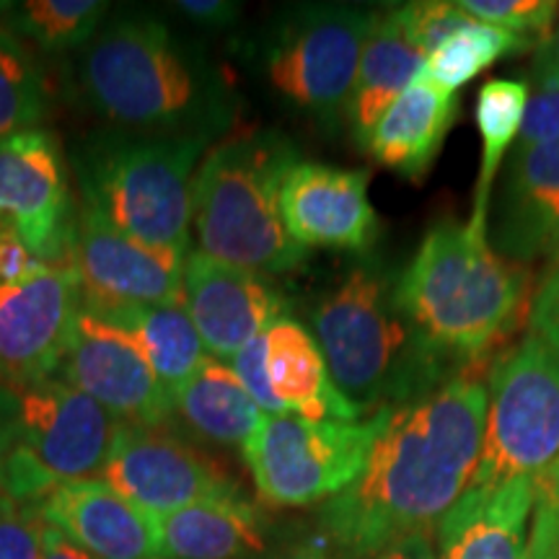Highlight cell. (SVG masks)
<instances>
[{
  "instance_id": "24",
  "label": "cell",
  "mask_w": 559,
  "mask_h": 559,
  "mask_svg": "<svg viewBox=\"0 0 559 559\" xmlns=\"http://www.w3.org/2000/svg\"><path fill=\"white\" fill-rule=\"evenodd\" d=\"M425 66V55L404 32L400 13L389 9L376 13L366 47H362L358 75L349 94L345 120L355 143L366 148L370 132L381 120L383 111L400 99V94L417 79Z\"/></svg>"
},
{
  "instance_id": "2",
  "label": "cell",
  "mask_w": 559,
  "mask_h": 559,
  "mask_svg": "<svg viewBox=\"0 0 559 559\" xmlns=\"http://www.w3.org/2000/svg\"><path fill=\"white\" fill-rule=\"evenodd\" d=\"M536 280L502 257L489 230L469 223L432 226L394 280L396 304L419 337L456 370L485 368L528 321Z\"/></svg>"
},
{
  "instance_id": "46",
  "label": "cell",
  "mask_w": 559,
  "mask_h": 559,
  "mask_svg": "<svg viewBox=\"0 0 559 559\" xmlns=\"http://www.w3.org/2000/svg\"><path fill=\"white\" fill-rule=\"evenodd\" d=\"M5 9H9V3H0V16H3Z\"/></svg>"
},
{
  "instance_id": "36",
  "label": "cell",
  "mask_w": 559,
  "mask_h": 559,
  "mask_svg": "<svg viewBox=\"0 0 559 559\" xmlns=\"http://www.w3.org/2000/svg\"><path fill=\"white\" fill-rule=\"evenodd\" d=\"M528 324L531 334L542 337L559 353V247L551 251L547 267L534 288Z\"/></svg>"
},
{
  "instance_id": "33",
  "label": "cell",
  "mask_w": 559,
  "mask_h": 559,
  "mask_svg": "<svg viewBox=\"0 0 559 559\" xmlns=\"http://www.w3.org/2000/svg\"><path fill=\"white\" fill-rule=\"evenodd\" d=\"M41 528L37 506H24L0 489V559H39Z\"/></svg>"
},
{
  "instance_id": "30",
  "label": "cell",
  "mask_w": 559,
  "mask_h": 559,
  "mask_svg": "<svg viewBox=\"0 0 559 559\" xmlns=\"http://www.w3.org/2000/svg\"><path fill=\"white\" fill-rule=\"evenodd\" d=\"M526 50H534L528 41L513 37V34L502 29H495V26L472 21L464 29H459L453 37L445 39L425 60L419 73L425 79H430L436 86L451 91V94H459L461 86L477 79L479 73H485L498 60Z\"/></svg>"
},
{
  "instance_id": "14",
  "label": "cell",
  "mask_w": 559,
  "mask_h": 559,
  "mask_svg": "<svg viewBox=\"0 0 559 559\" xmlns=\"http://www.w3.org/2000/svg\"><path fill=\"white\" fill-rule=\"evenodd\" d=\"M79 311V277L68 264L0 285V383L21 389L58 376Z\"/></svg>"
},
{
  "instance_id": "31",
  "label": "cell",
  "mask_w": 559,
  "mask_h": 559,
  "mask_svg": "<svg viewBox=\"0 0 559 559\" xmlns=\"http://www.w3.org/2000/svg\"><path fill=\"white\" fill-rule=\"evenodd\" d=\"M459 5L479 24L513 34L534 50L549 37L559 19L555 0H461Z\"/></svg>"
},
{
  "instance_id": "45",
  "label": "cell",
  "mask_w": 559,
  "mask_h": 559,
  "mask_svg": "<svg viewBox=\"0 0 559 559\" xmlns=\"http://www.w3.org/2000/svg\"><path fill=\"white\" fill-rule=\"evenodd\" d=\"M536 495L544 500L555 502L559 508V459L542 474L539 479H536Z\"/></svg>"
},
{
  "instance_id": "5",
  "label": "cell",
  "mask_w": 559,
  "mask_h": 559,
  "mask_svg": "<svg viewBox=\"0 0 559 559\" xmlns=\"http://www.w3.org/2000/svg\"><path fill=\"white\" fill-rule=\"evenodd\" d=\"M298 153L275 130H243L210 145L192 179V226L200 249L257 275H285L309 251L280 218V185Z\"/></svg>"
},
{
  "instance_id": "28",
  "label": "cell",
  "mask_w": 559,
  "mask_h": 559,
  "mask_svg": "<svg viewBox=\"0 0 559 559\" xmlns=\"http://www.w3.org/2000/svg\"><path fill=\"white\" fill-rule=\"evenodd\" d=\"M109 3L99 0H24L9 3L3 21L26 45L50 55L83 50L107 21Z\"/></svg>"
},
{
  "instance_id": "10",
  "label": "cell",
  "mask_w": 559,
  "mask_h": 559,
  "mask_svg": "<svg viewBox=\"0 0 559 559\" xmlns=\"http://www.w3.org/2000/svg\"><path fill=\"white\" fill-rule=\"evenodd\" d=\"M376 13L353 5H296L283 13L262 50L270 88L293 109L334 128L347 111Z\"/></svg>"
},
{
  "instance_id": "12",
  "label": "cell",
  "mask_w": 559,
  "mask_h": 559,
  "mask_svg": "<svg viewBox=\"0 0 559 559\" xmlns=\"http://www.w3.org/2000/svg\"><path fill=\"white\" fill-rule=\"evenodd\" d=\"M99 474L151 515H169L194 502L241 492L218 461L169 428V423H122Z\"/></svg>"
},
{
  "instance_id": "7",
  "label": "cell",
  "mask_w": 559,
  "mask_h": 559,
  "mask_svg": "<svg viewBox=\"0 0 559 559\" xmlns=\"http://www.w3.org/2000/svg\"><path fill=\"white\" fill-rule=\"evenodd\" d=\"M11 391V440L0 469V489L9 498L39 506L62 481L102 472L120 419L55 376Z\"/></svg>"
},
{
  "instance_id": "17",
  "label": "cell",
  "mask_w": 559,
  "mask_h": 559,
  "mask_svg": "<svg viewBox=\"0 0 559 559\" xmlns=\"http://www.w3.org/2000/svg\"><path fill=\"white\" fill-rule=\"evenodd\" d=\"M185 306L207 353L226 360L267 334L288 304L264 275L192 249L185 262Z\"/></svg>"
},
{
  "instance_id": "16",
  "label": "cell",
  "mask_w": 559,
  "mask_h": 559,
  "mask_svg": "<svg viewBox=\"0 0 559 559\" xmlns=\"http://www.w3.org/2000/svg\"><path fill=\"white\" fill-rule=\"evenodd\" d=\"M366 169H340L298 158L280 185V218L300 249L362 251L379 239V213Z\"/></svg>"
},
{
  "instance_id": "19",
  "label": "cell",
  "mask_w": 559,
  "mask_h": 559,
  "mask_svg": "<svg viewBox=\"0 0 559 559\" xmlns=\"http://www.w3.org/2000/svg\"><path fill=\"white\" fill-rule=\"evenodd\" d=\"M489 243L528 267L559 247V138L510 156Z\"/></svg>"
},
{
  "instance_id": "41",
  "label": "cell",
  "mask_w": 559,
  "mask_h": 559,
  "mask_svg": "<svg viewBox=\"0 0 559 559\" xmlns=\"http://www.w3.org/2000/svg\"><path fill=\"white\" fill-rule=\"evenodd\" d=\"M531 81L549 83L559 81V21L547 39L536 47L534 66H531Z\"/></svg>"
},
{
  "instance_id": "15",
  "label": "cell",
  "mask_w": 559,
  "mask_h": 559,
  "mask_svg": "<svg viewBox=\"0 0 559 559\" xmlns=\"http://www.w3.org/2000/svg\"><path fill=\"white\" fill-rule=\"evenodd\" d=\"M73 221L58 138L34 128L0 140V223L16 230L41 264H66Z\"/></svg>"
},
{
  "instance_id": "4",
  "label": "cell",
  "mask_w": 559,
  "mask_h": 559,
  "mask_svg": "<svg viewBox=\"0 0 559 559\" xmlns=\"http://www.w3.org/2000/svg\"><path fill=\"white\" fill-rule=\"evenodd\" d=\"M311 334L334 386L362 417L400 409L459 373L409 324L376 262L355 264L321 293Z\"/></svg>"
},
{
  "instance_id": "37",
  "label": "cell",
  "mask_w": 559,
  "mask_h": 559,
  "mask_svg": "<svg viewBox=\"0 0 559 559\" xmlns=\"http://www.w3.org/2000/svg\"><path fill=\"white\" fill-rule=\"evenodd\" d=\"M528 559H559V508L536 495L534 528L528 534Z\"/></svg>"
},
{
  "instance_id": "11",
  "label": "cell",
  "mask_w": 559,
  "mask_h": 559,
  "mask_svg": "<svg viewBox=\"0 0 559 559\" xmlns=\"http://www.w3.org/2000/svg\"><path fill=\"white\" fill-rule=\"evenodd\" d=\"M185 262L181 251L140 243L94 210H75L66 264L79 277L81 306L91 311L185 304Z\"/></svg>"
},
{
  "instance_id": "1",
  "label": "cell",
  "mask_w": 559,
  "mask_h": 559,
  "mask_svg": "<svg viewBox=\"0 0 559 559\" xmlns=\"http://www.w3.org/2000/svg\"><path fill=\"white\" fill-rule=\"evenodd\" d=\"M487 423V379L466 368L391 412L366 469L319 510V531L368 559L404 536L430 534L472 485Z\"/></svg>"
},
{
  "instance_id": "21",
  "label": "cell",
  "mask_w": 559,
  "mask_h": 559,
  "mask_svg": "<svg viewBox=\"0 0 559 559\" xmlns=\"http://www.w3.org/2000/svg\"><path fill=\"white\" fill-rule=\"evenodd\" d=\"M456 120L459 94L417 73L400 99L383 111L362 151L402 179L425 181Z\"/></svg>"
},
{
  "instance_id": "22",
  "label": "cell",
  "mask_w": 559,
  "mask_h": 559,
  "mask_svg": "<svg viewBox=\"0 0 559 559\" xmlns=\"http://www.w3.org/2000/svg\"><path fill=\"white\" fill-rule=\"evenodd\" d=\"M158 559H264L270 528L247 495L194 502L156 515Z\"/></svg>"
},
{
  "instance_id": "42",
  "label": "cell",
  "mask_w": 559,
  "mask_h": 559,
  "mask_svg": "<svg viewBox=\"0 0 559 559\" xmlns=\"http://www.w3.org/2000/svg\"><path fill=\"white\" fill-rule=\"evenodd\" d=\"M368 559H438V551L432 547L430 534H415L389 544Z\"/></svg>"
},
{
  "instance_id": "26",
  "label": "cell",
  "mask_w": 559,
  "mask_h": 559,
  "mask_svg": "<svg viewBox=\"0 0 559 559\" xmlns=\"http://www.w3.org/2000/svg\"><path fill=\"white\" fill-rule=\"evenodd\" d=\"M102 317L115 321L135 340L140 353L145 355V360L151 362L171 396L207 360V349L202 345L200 332L194 330L185 304L138 306V309L107 311Z\"/></svg>"
},
{
  "instance_id": "8",
  "label": "cell",
  "mask_w": 559,
  "mask_h": 559,
  "mask_svg": "<svg viewBox=\"0 0 559 559\" xmlns=\"http://www.w3.org/2000/svg\"><path fill=\"white\" fill-rule=\"evenodd\" d=\"M391 412L362 419L264 415L241 449L260 500L270 508H306L337 498L366 469Z\"/></svg>"
},
{
  "instance_id": "9",
  "label": "cell",
  "mask_w": 559,
  "mask_h": 559,
  "mask_svg": "<svg viewBox=\"0 0 559 559\" xmlns=\"http://www.w3.org/2000/svg\"><path fill=\"white\" fill-rule=\"evenodd\" d=\"M559 459V353L536 334L487 370V423L469 487L539 479Z\"/></svg>"
},
{
  "instance_id": "18",
  "label": "cell",
  "mask_w": 559,
  "mask_h": 559,
  "mask_svg": "<svg viewBox=\"0 0 559 559\" xmlns=\"http://www.w3.org/2000/svg\"><path fill=\"white\" fill-rule=\"evenodd\" d=\"M39 515L96 559H158L156 515L102 477L62 481L39 500Z\"/></svg>"
},
{
  "instance_id": "27",
  "label": "cell",
  "mask_w": 559,
  "mask_h": 559,
  "mask_svg": "<svg viewBox=\"0 0 559 559\" xmlns=\"http://www.w3.org/2000/svg\"><path fill=\"white\" fill-rule=\"evenodd\" d=\"M528 96V81L523 79H492L479 88L474 115H477L481 135V164L469 218V226L479 230H489V202H492L495 177L500 174L502 158L508 156L510 145L519 143Z\"/></svg>"
},
{
  "instance_id": "44",
  "label": "cell",
  "mask_w": 559,
  "mask_h": 559,
  "mask_svg": "<svg viewBox=\"0 0 559 559\" xmlns=\"http://www.w3.org/2000/svg\"><path fill=\"white\" fill-rule=\"evenodd\" d=\"M11 409H13V391L0 383V469H3L5 451L11 440Z\"/></svg>"
},
{
  "instance_id": "20",
  "label": "cell",
  "mask_w": 559,
  "mask_h": 559,
  "mask_svg": "<svg viewBox=\"0 0 559 559\" xmlns=\"http://www.w3.org/2000/svg\"><path fill=\"white\" fill-rule=\"evenodd\" d=\"M536 479L469 487L438 523V559H528Z\"/></svg>"
},
{
  "instance_id": "6",
  "label": "cell",
  "mask_w": 559,
  "mask_h": 559,
  "mask_svg": "<svg viewBox=\"0 0 559 559\" xmlns=\"http://www.w3.org/2000/svg\"><path fill=\"white\" fill-rule=\"evenodd\" d=\"M210 140L122 130L88 138L75 153L83 207L140 243L190 254L192 179Z\"/></svg>"
},
{
  "instance_id": "40",
  "label": "cell",
  "mask_w": 559,
  "mask_h": 559,
  "mask_svg": "<svg viewBox=\"0 0 559 559\" xmlns=\"http://www.w3.org/2000/svg\"><path fill=\"white\" fill-rule=\"evenodd\" d=\"M264 559H353L334 544L330 536H324L321 531H311V534L298 536L283 547L270 549Z\"/></svg>"
},
{
  "instance_id": "13",
  "label": "cell",
  "mask_w": 559,
  "mask_h": 559,
  "mask_svg": "<svg viewBox=\"0 0 559 559\" xmlns=\"http://www.w3.org/2000/svg\"><path fill=\"white\" fill-rule=\"evenodd\" d=\"M58 373L124 425H160L174 415L169 389L135 340L86 306L73 321Z\"/></svg>"
},
{
  "instance_id": "29",
  "label": "cell",
  "mask_w": 559,
  "mask_h": 559,
  "mask_svg": "<svg viewBox=\"0 0 559 559\" xmlns=\"http://www.w3.org/2000/svg\"><path fill=\"white\" fill-rule=\"evenodd\" d=\"M52 107V88L39 60L0 21V140L39 128Z\"/></svg>"
},
{
  "instance_id": "34",
  "label": "cell",
  "mask_w": 559,
  "mask_h": 559,
  "mask_svg": "<svg viewBox=\"0 0 559 559\" xmlns=\"http://www.w3.org/2000/svg\"><path fill=\"white\" fill-rule=\"evenodd\" d=\"M555 138H559V81L536 83V91L528 96L513 153L528 151Z\"/></svg>"
},
{
  "instance_id": "38",
  "label": "cell",
  "mask_w": 559,
  "mask_h": 559,
  "mask_svg": "<svg viewBox=\"0 0 559 559\" xmlns=\"http://www.w3.org/2000/svg\"><path fill=\"white\" fill-rule=\"evenodd\" d=\"M39 267H45V264L32 254L16 230L0 223V285L16 283V280L32 275Z\"/></svg>"
},
{
  "instance_id": "3",
  "label": "cell",
  "mask_w": 559,
  "mask_h": 559,
  "mask_svg": "<svg viewBox=\"0 0 559 559\" xmlns=\"http://www.w3.org/2000/svg\"><path fill=\"white\" fill-rule=\"evenodd\" d=\"M75 81L81 99L122 132L213 138L230 122L207 62L151 11L104 21L79 55Z\"/></svg>"
},
{
  "instance_id": "35",
  "label": "cell",
  "mask_w": 559,
  "mask_h": 559,
  "mask_svg": "<svg viewBox=\"0 0 559 559\" xmlns=\"http://www.w3.org/2000/svg\"><path fill=\"white\" fill-rule=\"evenodd\" d=\"M230 368H234L241 386L249 391V396L264 415H288V412L283 409V404L275 400V394H272L267 376V340H264V334L254 342H249L243 349H239V353L230 358Z\"/></svg>"
},
{
  "instance_id": "23",
  "label": "cell",
  "mask_w": 559,
  "mask_h": 559,
  "mask_svg": "<svg viewBox=\"0 0 559 559\" xmlns=\"http://www.w3.org/2000/svg\"><path fill=\"white\" fill-rule=\"evenodd\" d=\"M267 376L275 400L288 415L306 419H362L334 386L324 355L304 324L283 317L267 334Z\"/></svg>"
},
{
  "instance_id": "43",
  "label": "cell",
  "mask_w": 559,
  "mask_h": 559,
  "mask_svg": "<svg viewBox=\"0 0 559 559\" xmlns=\"http://www.w3.org/2000/svg\"><path fill=\"white\" fill-rule=\"evenodd\" d=\"M39 559H96V557H91L88 551L75 547L68 536H62L58 528L47 526L45 523V528H41Z\"/></svg>"
},
{
  "instance_id": "39",
  "label": "cell",
  "mask_w": 559,
  "mask_h": 559,
  "mask_svg": "<svg viewBox=\"0 0 559 559\" xmlns=\"http://www.w3.org/2000/svg\"><path fill=\"white\" fill-rule=\"evenodd\" d=\"M181 19L192 21L200 29H226L239 19L241 5L228 3V0H179L171 3Z\"/></svg>"
},
{
  "instance_id": "25",
  "label": "cell",
  "mask_w": 559,
  "mask_h": 559,
  "mask_svg": "<svg viewBox=\"0 0 559 559\" xmlns=\"http://www.w3.org/2000/svg\"><path fill=\"white\" fill-rule=\"evenodd\" d=\"M171 407L187 430L223 449H243L264 417L234 368L215 358H207L185 386L174 391Z\"/></svg>"
},
{
  "instance_id": "32",
  "label": "cell",
  "mask_w": 559,
  "mask_h": 559,
  "mask_svg": "<svg viewBox=\"0 0 559 559\" xmlns=\"http://www.w3.org/2000/svg\"><path fill=\"white\" fill-rule=\"evenodd\" d=\"M400 21L407 32V37L415 41V47L425 55V60L453 37L466 24H472V16L451 0H423V3H407L396 9Z\"/></svg>"
}]
</instances>
